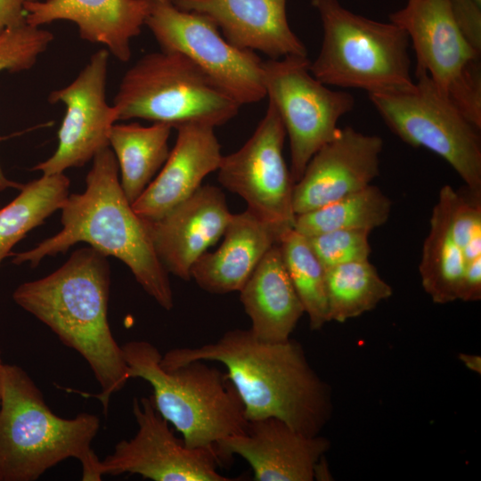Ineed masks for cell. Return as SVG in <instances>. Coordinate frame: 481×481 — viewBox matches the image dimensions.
Returning <instances> with one entry per match:
<instances>
[{
  "label": "cell",
  "instance_id": "ffe728a7",
  "mask_svg": "<svg viewBox=\"0 0 481 481\" xmlns=\"http://www.w3.org/2000/svg\"><path fill=\"white\" fill-rule=\"evenodd\" d=\"M175 146L159 174L132 204L145 220H157L192 195L218 169L223 154L215 127L186 124L175 128Z\"/></svg>",
  "mask_w": 481,
  "mask_h": 481
},
{
  "label": "cell",
  "instance_id": "1f68e13d",
  "mask_svg": "<svg viewBox=\"0 0 481 481\" xmlns=\"http://www.w3.org/2000/svg\"><path fill=\"white\" fill-rule=\"evenodd\" d=\"M37 0H0V29L26 23L25 5Z\"/></svg>",
  "mask_w": 481,
  "mask_h": 481
},
{
  "label": "cell",
  "instance_id": "484cf974",
  "mask_svg": "<svg viewBox=\"0 0 481 481\" xmlns=\"http://www.w3.org/2000/svg\"><path fill=\"white\" fill-rule=\"evenodd\" d=\"M392 208L390 199L372 184L316 209L296 216L293 229L311 237L336 230H365L383 225Z\"/></svg>",
  "mask_w": 481,
  "mask_h": 481
},
{
  "label": "cell",
  "instance_id": "d6a6232c",
  "mask_svg": "<svg viewBox=\"0 0 481 481\" xmlns=\"http://www.w3.org/2000/svg\"><path fill=\"white\" fill-rule=\"evenodd\" d=\"M459 358L469 370L475 371L478 374L481 373L480 355L461 353L459 355Z\"/></svg>",
  "mask_w": 481,
  "mask_h": 481
},
{
  "label": "cell",
  "instance_id": "7a4b0ae2",
  "mask_svg": "<svg viewBox=\"0 0 481 481\" xmlns=\"http://www.w3.org/2000/svg\"><path fill=\"white\" fill-rule=\"evenodd\" d=\"M86 183V190L69 195L60 209L62 229L30 249L12 252V263L36 267L45 257L86 242L106 257L118 258L148 295L162 308L172 309L168 273L154 249L147 221L133 209L122 191L110 147L94 155Z\"/></svg>",
  "mask_w": 481,
  "mask_h": 481
},
{
  "label": "cell",
  "instance_id": "30bf717a",
  "mask_svg": "<svg viewBox=\"0 0 481 481\" xmlns=\"http://www.w3.org/2000/svg\"><path fill=\"white\" fill-rule=\"evenodd\" d=\"M307 56L289 55L263 61L266 96L277 110L289 137L293 183L323 145L338 133L339 119L355 103L345 90H333L310 71Z\"/></svg>",
  "mask_w": 481,
  "mask_h": 481
},
{
  "label": "cell",
  "instance_id": "603a6c76",
  "mask_svg": "<svg viewBox=\"0 0 481 481\" xmlns=\"http://www.w3.org/2000/svg\"><path fill=\"white\" fill-rule=\"evenodd\" d=\"M239 292L256 338L266 342L290 338L305 310L278 244L264 256Z\"/></svg>",
  "mask_w": 481,
  "mask_h": 481
},
{
  "label": "cell",
  "instance_id": "ac0fdd59",
  "mask_svg": "<svg viewBox=\"0 0 481 481\" xmlns=\"http://www.w3.org/2000/svg\"><path fill=\"white\" fill-rule=\"evenodd\" d=\"M231 216L224 192L208 184L159 219L146 221L154 249L167 272L189 281L192 267L223 237Z\"/></svg>",
  "mask_w": 481,
  "mask_h": 481
},
{
  "label": "cell",
  "instance_id": "d4e9b609",
  "mask_svg": "<svg viewBox=\"0 0 481 481\" xmlns=\"http://www.w3.org/2000/svg\"><path fill=\"white\" fill-rule=\"evenodd\" d=\"M69 184L64 173L42 175L22 184L19 194L0 208V266L29 232L61 208L69 195Z\"/></svg>",
  "mask_w": 481,
  "mask_h": 481
},
{
  "label": "cell",
  "instance_id": "8992f818",
  "mask_svg": "<svg viewBox=\"0 0 481 481\" xmlns=\"http://www.w3.org/2000/svg\"><path fill=\"white\" fill-rule=\"evenodd\" d=\"M322 42L310 71L322 83L371 94L411 87L410 40L395 23L355 13L338 0H312Z\"/></svg>",
  "mask_w": 481,
  "mask_h": 481
},
{
  "label": "cell",
  "instance_id": "836d02e7",
  "mask_svg": "<svg viewBox=\"0 0 481 481\" xmlns=\"http://www.w3.org/2000/svg\"><path fill=\"white\" fill-rule=\"evenodd\" d=\"M4 363L2 361V353L0 350V398H1V382H2V375H3V369H4Z\"/></svg>",
  "mask_w": 481,
  "mask_h": 481
},
{
  "label": "cell",
  "instance_id": "83f0119b",
  "mask_svg": "<svg viewBox=\"0 0 481 481\" xmlns=\"http://www.w3.org/2000/svg\"><path fill=\"white\" fill-rule=\"evenodd\" d=\"M278 245L287 273L309 317L311 330L322 329L330 322L325 267L307 238L293 228L281 234Z\"/></svg>",
  "mask_w": 481,
  "mask_h": 481
},
{
  "label": "cell",
  "instance_id": "5b68a950",
  "mask_svg": "<svg viewBox=\"0 0 481 481\" xmlns=\"http://www.w3.org/2000/svg\"><path fill=\"white\" fill-rule=\"evenodd\" d=\"M121 347L129 379L151 385L154 406L188 447L216 450L224 438L245 432L244 406L225 371L203 360L165 369L159 349L145 340Z\"/></svg>",
  "mask_w": 481,
  "mask_h": 481
},
{
  "label": "cell",
  "instance_id": "44dd1931",
  "mask_svg": "<svg viewBox=\"0 0 481 481\" xmlns=\"http://www.w3.org/2000/svg\"><path fill=\"white\" fill-rule=\"evenodd\" d=\"M150 7L151 0H37L24 9L28 25L72 21L82 39L102 44L118 61H127L130 41L141 33Z\"/></svg>",
  "mask_w": 481,
  "mask_h": 481
},
{
  "label": "cell",
  "instance_id": "f1b7e54d",
  "mask_svg": "<svg viewBox=\"0 0 481 481\" xmlns=\"http://www.w3.org/2000/svg\"><path fill=\"white\" fill-rule=\"evenodd\" d=\"M53 40L50 31L27 23L4 29L0 31V72L30 69ZM22 184L7 178L0 166V192L10 188L20 190Z\"/></svg>",
  "mask_w": 481,
  "mask_h": 481
},
{
  "label": "cell",
  "instance_id": "52a82bcc",
  "mask_svg": "<svg viewBox=\"0 0 481 481\" xmlns=\"http://www.w3.org/2000/svg\"><path fill=\"white\" fill-rule=\"evenodd\" d=\"M113 106L118 120L141 118L173 128L222 126L240 107L188 57L162 50L143 55L124 74Z\"/></svg>",
  "mask_w": 481,
  "mask_h": 481
},
{
  "label": "cell",
  "instance_id": "6da1fadb",
  "mask_svg": "<svg viewBox=\"0 0 481 481\" xmlns=\"http://www.w3.org/2000/svg\"><path fill=\"white\" fill-rule=\"evenodd\" d=\"M194 360L217 362L225 367L248 421L275 417L314 436L330 418V387L312 368L297 340L266 342L249 329H234L200 346L168 350L160 363L173 369Z\"/></svg>",
  "mask_w": 481,
  "mask_h": 481
},
{
  "label": "cell",
  "instance_id": "9c48e42d",
  "mask_svg": "<svg viewBox=\"0 0 481 481\" xmlns=\"http://www.w3.org/2000/svg\"><path fill=\"white\" fill-rule=\"evenodd\" d=\"M407 34L423 71L464 116L481 128L480 53L464 37L451 0H408L389 15Z\"/></svg>",
  "mask_w": 481,
  "mask_h": 481
},
{
  "label": "cell",
  "instance_id": "e575fe53",
  "mask_svg": "<svg viewBox=\"0 0 481 481\" xmlns=\"http://www.w3.org/2000/svg\"><path fill=\"white\" fill-rule=\"evenodd\" d=\"M477 3L481 4V0H476Z\"/></svg>",
  "mask_w": 481,
  "mask_h": 481
},
{
  "label": "cell",
  "instance_id": "8fae6325",
  "mask_svg": "<svg viewBox=\"0 0 481 481\" xmlns=\"http://www.w3.org/2000/svg\"><path fill=\"white\" fill-rule=\"evenodd\" d=\"M144 25L162 51L188 57L240 106L266 96L263 61L230 44L206 15L181 10L172 0H151Z\"/></svg>",
  "mask_w": 481,
  "mask_h": 481
},
{
  "label": "cell",
  "instance_id": "f546056e",
  "mask_svg": "<svg viewBox=\"0 0 481 481\" xmlns=\"http://www.w3.org/2000/svg\"><path fill=\"white\" fill-rule=\"evenodd\" d=\"M370 233L365 230H336L306 238L313 251L327 269L369 260L371 252Z\"/></svg>",
  "mask_w": 481,
  "mask_h": 481
},
{
  "label": "cell",
  "instance_id": "2e32d148",
  "mask_svg": "<svg viewBox=\"0 0 481 481\" xmlns=\"http://www.w3.org/2000/svg\"><path fill=\"white\" fill-rule=\"evenodd\" d=\"M383 140L361 133L352 126L339 128L307 163L294 183L292 203L295 215L306 213L368 185L379 175Z\"/></svg>",
  "mask_w": 481,
  "mask_h": 481
},
{
  "label": "cell",
  "instance_id": "cb8c5ba5",
  "mask_svg": "<svg viewBox=\"0 0 481 481\" xmlns=\"http://www.w3.org/2000/svg\"><path fill=\"white\" fill-rule=\"evenodd\" d=\"M173 127L163 123L149 126L138 123L114 124L109 135L118 169L120 185L131 205L151 182L168 158Z\"/></svg>",
  "mask_w": 481,
  "mask_h": 481
},
{
  "label": "cell",
  "instance_id": "4dcf8cb0",
  "mask_svg": "<svg viewBox=\"0 0 481 481\" xmlns=\"http://www.w3.org/2000/svg\"><path fill=\"white\" fill-rule=\"evenodd\" d=\"M456 23L469 45L481 53V4L476 0H451Z\"/></svg>",
  "mask_w": 481,
  "mask_h": 481
},
{
  "label": "cell",
  "instance_id": "277c9868",
  "mask_svg": "<svg viewBox=\"0 0 481 481\" xmlns=\"http://www.w3.org/2000/svg\"><path fill=\"white\" fill-rule=\"evenodd\" d=\"M98 416L81 412L65 419L51 411L31 377L4 363L0 398V481H35L45 471L74 458L82 480L100 481L101 460L92 448Z\"/></svg>",
  "mask_w": 481,
  "mask_h": 481
},
{
  "label": "cell",
  "instance_id": "5bb4252c",
  "mask_svg": "<svg viewBox=\"0 0 481 481\" xmlns=\"http://www.w3.org/2000/svg\"><path fill=\"white\" fill-rule=\"evenodd\" d=\"M137 431L119 441L101 460L104 475L137 474L154 481H232L217 471L216 449L190 448L177 438L154 406L151 396L135 397L132 404Z\"/></svg>",
  "mask_w": 481,
  "mask_h": 481
},
{
  "label": "cell",
  "instance_id": "e0dca14e",
  "mask_svg": "<svg viewBox=\"0 0 481 481\" xmlns=\"http://www.w3.org/2000/svg\"><path fill=\"white\" fill-rule=\"evenodd\" d=\"M329 448L327 438L303 435L278 418L266 417L248 421L245 432L224 438L216 452L221 460L233 454L243 458L256 481H312Z\"/></svg>",
  "mask_w": 481,
  "mask_h": 481
},
{
  "label": "cell",
  "instance_id": "7402d4cb",
  "mask_svg": "<svg viewBox=\"0 0 481 481\" xmlns=\"http://www.w3.org/2000/svg\"><path fill=\"white\" fill-rule=\"evenodd\" d=\"M285 231L261 220L248 208L232 214L221 245L195 262L191 278L209 293L240 291Z\"/></svg>",
  "mask_w": 481,
  "mask_h": 481
},
{
  "label": "cell",
  "instance_id": "ba28073f",
  "mask_svg": "<svg viewBox=\"0 0 481 481\" xmlns=\"http://www.w3.org/2000/svg\"><path fill=\"white\" fill-rule=\"evenodd\" d=\"M406 89L369 94L387 127L412 147L443 158L466 183L481 192L479 131L423 71Z\"/></svg>",
  "mask_w": 481,
  "mask_h": 481
},
{
  "label": "cell",
  "instance_id": "9a60e30c",
  "mask_svg": "<svg viewBox=\"0 0 481 481\" xmlns=\"http://www.w3.org/2000/svg\"><path fill=\"white\" fill-rule=\"evenodd\" d=\"M109 56L106 48L98 50L69 85L50 94L49 102H62L66 112L58 131L56 151L33 170L43 175L61 174L84 166L98 151L110 147V132L118 114L106 101Z\"/></svg>",
  "mask_w": 481,
  "mask_h": 481
},
{
  "label": "cell",
  "instance_id": "4316f807",
  "mask_svg": "<svg viewBox=\"0 0 481 481\" xmlns=\"http://www.w3.org/2000/svg\"><path fill=\"white\" fill-rule=\"evenodd\" d=\"M325 278L330 322L358 317L393 294L369 260L327 268Z\"/></svg>",
  "mask_w": 481,
  "mask_h": 481
},
{
  "label": "cell",
  "instance_id": "3957f363",
  "mask_svg": "<svg viewBox=\"0 0 481 481\" xmlns=\"http://www.w3.org/2000/svg\"><path fill=\"white\" fill-rule=\"evenodd\" d=\"M110 269L107 257L89 247L74 251L57 270L20 284L13 301L48 326L90 366L106 414L110 397L130 379L122 347L108 321Z\"/></svg>",
  "mask_w": 481,
  "mask_h": 481
},
{
  "label": "cell",
  "instance_id": "7c38bea8",
  "mask_svg": "<svg viewBox=\"0 0 481 481\" xmlns=\"http://www.w3.org/2000/svg\"><path fill=\"white\" fill-rule=\"evenodd\" d=\"M419 271L436 304L460 300L464 280L481 278V192L440 190Z\"/></svg>",
  "mask_w": 481,
  "mask_h": 481
},
{
  "label": "cell",
  "instance_id": "d6986e66",
  "mask_svg": "<svg viewBox=\"0 0 481 481\" xmlns=\"http://www.w3.org/2000/svg\"><path fill=\"white\" fill-rule=\"evenodd\" d=\"M179 9L206 15L232 45L258 51L269 59L307 56L290 29L287 0H172Z\"/></svg>",
  "mask_w": 481,
  "mask_h": 481
},
{
  "label": "cell",
  "instance_id": "d590c367",
  "mask_svg": "<svg viewBox=\"0 0 481 481\" xmlns=\"http://www.w3.org/2000/svg\"><path fill=\"white\" fill-rule=\"evenodd\" d=\"M3 30V29H0V31Z\"/></svg>",
  "mask_w": 481,
  "mask_h": 481
},
{
  "label": "cell",
  "instance_id": "4fadbf2b",
  "mask_svg": "<svg viewBox=\"0 0 481 481\" xmlns=\"http://www.w3.org/2000/svg\"><path fill=\"white\" fill-rule=\"evenodd\" d=\"M286 131L269 102L253 135L238 151L222 158L218 182L240 196L261 220L282 230L294 227V183L283 157Z\"/></svg>",
  "mask_w": 481,
  "mask_h": 481
}]
</instances>
